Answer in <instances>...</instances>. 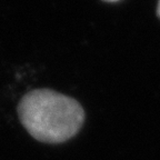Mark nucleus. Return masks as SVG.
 Instances as JSON below:
<instances>
[{
    "label": "nucleus",
    "mask_w": 160,
    "mask_h": 160,
    "mask_svg": "<svg viewBox=\"0 0 160 160\" xmlns=\"http://www.w3.org/2000/svg\"><path fill=\"white\" fill-rule=\"evenodd\" d=\"M18 113L28 132L48 143L72 138L85 120L83 109L75 99L48 89L27 93L20 101Z\"/></svg>",
    "instance_id": "obj_1"
},
{
    "label": "nucleus",
    "mask_w": 160,
    "mask_h": 160,
    "mask_svg": "<svg viewBox=\"0 0 160 160\" xmlns=\"http://www.w3.org/2000/svg\"><path fill=\"white\" fill-rule=\"evenodd\" d=\"M158 13L160 16V0H159V6H158Z\"/></svg>",
    "instance_id": "obj_2"
},
{
    "label": "nucleus",
    "mask_w": 160,
    "mask_h": 160,
    "mask_svg": "<svg viewBox=\"0 0 160 160\" xmlns=\"http://www.w3.org/2000/svg\"><path fill=\"white\" fill-rule=\"evenodd\" d=\"M107 1H118V0H107Z\"/></svg>",
    "instance_id": "obj_3"
}]
</instances>
